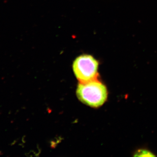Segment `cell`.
Wrapping results in <instances>:
<instances>
[{"label":"cell","instance_id":"2","mask_svg":"<svg viewBox=\"0 0 157 157\" xmlns=\"http://www.w3.org/2000/svg\"><path fill=\"white\" fill-rule=\"evenodd\" d=\"M99 66V62L94 57L88 54H83L75 59L73 69L79 82H86L97 78Z\"/></svg>","mask_w":157,"mask_h":157},{"label":"cell","instance_id":"1","mask_svg":"<svg viewBox=\"0 0 157 157\" xmlns=\"http://www.w3.org/2000/svg\"><path fill=\"white\" fill-rule=\"evenodd\" d=\"M76 95L83 104L93 108H98L107 101L108 91L106 86L96 78L86 82H79L77 86Z\"/></svg>","mask_w":157,"mask_h":157},{"label":"cell","instance_id":"3","mask_svg":"<svg viewBox=\"0 0 157 157\" xmlns=\"http://www.w3.org/2000/svg\"><path fill=\"white\" fill-rule=\"evenodd\" d=\"M134 156L152 157L156 156L150 151L146 148H141L137 149L134 153Z\"/></svg>","mask_w":157,"mask_h":157}]
</instances>
